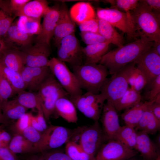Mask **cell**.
<instances>
[{
  "label": "cell",
  "mask_w": 160,
  "mask_h": 160,
  "mask_svg": "<svg viewBox=\"0 0 160 160\" xmlns=\"http://www.w3.org/2000/svg\"><path fill=\"white\" fill-rule=\"evenodd\" d=\"M15 94L11 85L0 72V96L3 103Z\"/></svg>",
  "instance_id": "cell-39"
},
{
  "label": "cell",
  "mask_w": 160,
  "mask_h": 160,
  "mask_svg": "<svg viewBox=\"0 0 160 160\" xmlns=\"http://www.w3.org/2000/svg\"><path fill=\"white\" fill-rule=\"evenodd\" d=\"M138 152L130 149L116 140L109 141L101 147L95 156L96 160H126L136 156Z\"/></svg>",
  "instance_id": "cell-14"
},
{
  "label": "cell",
  "mask_w": 160,
  "mask_h": 160,
  "mask_svg": "<svg viewBox=\"0 0 160 160\" xmlns=\"http://www.w3.org/2000/svg\"><path fill=\"white\" fill-rule=\"evenodd\" d=\"M138 37L148 42L160 41V21L143 0L130 11Z\"/></svg>",
  "instance_id": "cell-2"
},
{
  "label": "cell",
  "mask_w": 160,
  "mask_h": 160,
  "mask_svg": "<svg viewBox=\"0 0 160 160\" xmlns=\"http://www.w3.org/2000/svg\"><path fill=\"white\" fill-rule=\"evenodd\" d=\"M29 0H11L8 4L9 9L15 14L20 10Z\"/></svg>",
  "instance_id": "cell-47"
},
{
  "label": "cell",
  "mask_w": 160,
  "mask_h": 160,
  "mask_svg": "<svg viewBox=\"0 0 160 160\" xmlns=\"http://www.w3.org/2000/svg\"><path fill=\"white\" fill-rule=\"evenodd\" d=\"M69 96L63 97L57 100L55 112L68 122L76 123L78 120L76 108Z\"/></svg>",
  "instance_id": "cell-20"
},
{
  "label": "cell",
  "mask_w": 160,
  "mask_h": 160,
  "mask_svg": "<svg viewBox=\"0 0 160 160\" xmlns=\"http://www.w3.org/2000/svg\"><path fill=\"white\" fill-rule=\"evenodd\" d=\"M18 94L15 99L22 105L28 108L42 110L41 100L37 92L23 91Z\"/></svg>",
  "instance_id": "cell-33"
},
{
  "label": "cell",
  "mask_w": 160,
  "mask_h": 160,
  "mask_svg": "<svg viewBox=\"0 0 160 160\" xmlns=\"http://www.w3.org/2000/svg\"><path fill=\"white\" fill-rule=\"evenodd\" d=\"M31 126L40 132H43L44 130L37 121L36 117L32 114L31 118Z\"/></svg>",
  "instance_id": "cell-54"
},
{
  "label": "cell",
  "mask_w": 160,
  "mask_h": 160,
  "mask_svg": "<svg viewBox=\"0 0 160 160\" xmlns=\"http://www.w3.org/2000/svg\"><path fill=\"white\" fill-rule=\"evenodd\" d=\"M43 157L46 160H72L65 153L57 151L46 153Z\"/></svg>",
  "instance_id": "cell-46"
},
{
  "label": "cell",
  "mask_w": 160,
  "mask_h": 160,
  "mask_svg": "<svg viewBox=\"0 0 160 160\" xmlns=\"http://www.w3.org/2000/svg\"><path fill=\"white\" fill-rule=\"evenodd\" d=\"M69 98L76 108L87 117L95 121L100 117L106 97L103 94L87 92L84 94Z\"/></svg>",
  "instance_id": "cell-9"
},
{
  "label": "cell",
  "mask_w": 160,
  "mask_h": 160,
  "mask_svg": "<svg viewBox=\"0 0 160 160\" xmlns=\"http://www.w3.org/2000/svg\"><path fill=\"white\" fill-rule=\"evenodd\" d=\"M152 47L157 54L160 56V41L153 42Z\"/></svg>",
  "instance_id": "cell-55"
},
{
  "label": "cell",
  "mask_w": 160,
  "mask_h": 160,
  "mask_svg": "<svg viewBox=\"0 0 160 160\" xmlns=\"http://www.w3.org/2000/svg\"><path fill=\"white\" fill-rule=\"evenodd\" d=\"M0 62L9 68L20 73L25 66L19 51L6 50L0 54Z\"/></svg>",
  "instance_id": "cell-27"
},
{
  "label": "cell",
  "mask_w": 160,
  "mask_h": 160,
  "mask_svg": "<svg viewBox=\"0 0 160 160\" xmlns=\"http://www.w3.org/2000/svg\"><path fill=\"white\" fill-rule=\"evenodd\" d=\"M128 83L131 88L140 92L148 84L145 75L136 66L129 76Z\"/></svg>",
  "instance_id": "cell-37"
},
{
  "label": "cell",
  "mask_w": 160,
  "mask_h": 160,
  "mask_svg": "<svg viewBox=\"0 0 160 160\" xmlns=\"http://www.w3.org/2000/svg\"><path fill=\"white\" fill-rule=\"evenodd\" d=\"M137 135V131L135 128L125 125L124 126H121L115 140H118L127 147L131 149H135Z\"/></svg>",
  "instance_id": "cell-32"
},
{
  "label": "cell",
  "mask_w": 160,
  "mask_h": 160,
  "mask_svg": "<svg viewBox=\"0 0 160 160\" xmlns=\"http://www.w3.org/2000/svg\"><path fill=\"white\" fill-rule=\"evenodd\" d=\"M79 25L81 32L99 33L98 19L97 17L85 21Z\"/></svg>",
  "instance_id": "cell-42"
},
{
  "label": "cell",
  "mask_w": 160,
  "mask_h": 160,
  "mask_svg": "<svg viewBox=\"0 0 160 160\" xmlns=\"http://www.w3.org/2000/svg\"><path fill=\"white\" fill-rule=\"evenodd\" d=\"M9 122V120L4 116L0 109V124L2 125H6Z\"/></svg>",
  "instance_id": "cell-56"
},
{
  "label": "cell",
  "mask_w": 160,
  "mask_h": 160,
  "mask_svg": "<svg viewBox=\"0 0 160 160\" xmlns=\"http://www.w3.org/2000/svg\"><path fill=\"white\" fill-rule=\"evenodd\" d=\"M0 160H18L15 153L8 147L0 148Z\"/></svg>",
  "instance_id": "cell-49"
},
{
  "label": "cell",
  "mask_w": 160,
  "mask_h": 160,
  "mask_svg": "<svg viewBox=\"0 0 160 160\" xmlns=\"http://www.w3.org/2000/svg\"><path fill=\"white\" fill-rule=\"evenodd\" d=\"M41 134L31 126L27 127L23 132L22 135L33 144L39 140Z\"/></svg>",
  "instance_id": "cell-44"
},
{
  "label": "cell",
  "mask_w": 160,
  "mask_h": 160,
  "mask_svg": "<svg viewBox=\"0 0 160 160\" xmlns=\"http://www.w3.org/2000/svg\"><path fill=\"white\" fill-rule=\"evenodd\" d=\"M7 33L9 40L23 48L30 46L32 41V36L20 30L16 25L12 24L9 28Z\"/></svg>",
  "instance_id": "cell-35"
},
{
  "label": "cell",
  "mask_w": 160,
  "mask_h": 160,
  "mask_svg": "<svg viewBox=\"0 0 160 160\" xmlns=\"http://www.w3.org/2000/svg\"><path fill=\"white\" fill-rule=\"evenodd\" d=\"M47 66L70 97H75L82 94V89L75 75L65 63L53 57L49 60Z\"/></svg>",
  "instance_id": "cell-8"
},
{
  "label": "cell",
  "mask_w": 160,
  "mask_h": 160,
  "mask_svg": "<svg viewBox=\"0 0 160 160\" xmlns=\"http://www.w3.org/2000/svg\"><path fill=\"white\" fill-rule=\"evenodd\" d=\"M0 72L11 85L15 94L26 89L20 73L9 68L0 62Z\"/></svg>",
  "instance_id": "cell-29"
},
{
  "label": "cell",
  "mask_w": 160,
  "mask_h": 160,
  "mask_svg": "<svg viewBox=\"0 0 160 160\" xmlns=\"http://www.w3.org/2000/svg\"><path fill=\"white\" fill-rule=\"evenodd\" d=\"M156 160H160V155L158 156Z\"/></svg>",
  "instance_id": "cell-62"
},
{
  "label": "cell",
  "mask_w": 160,
  "mask_h": 160,
  "mask_svg": "<svg viewBox=\"0 0 160 160\" xmlns=\"http://www.w3.org/2000/svg\"><path fill=\"white\" fill-rule=\"evenodd\" d=\"M4 125L0 126V148L8 147L11 140L10 135L3 129Z\"/></svg>",
  "instance_id": "cell-50"
},
{
  "label": "cell",
  "mask_w": 160,
  "mask_h": 160,
  "mask_svg": "<svg viewBox=\"0 0 160 160\" xmlns=\"http://www.w3.org/2000/svg\"><path fill=\"white\" fill-rule=\"evenodd\" d=\"M31 115L30 113H26L17 119L14 126L17 134L22 135L23 131L28 127L31 126Z\"/></svg>",
  "instance_id": "cell-41"
},
{
  "label": "cell",
  "mask_w": 160,
  "mask_h": 160,
  "mask_svg": "<svg viewBox=\"0 0 160 160\" xmlns=\"http://www.w3.org/2000/svg\"><path fill=\"white\" fill-rule=\"evenodd\" d=\"M8 4L0 1V36L7 33L12 24L15 17L12 16Z\"/></svg>",
  "instance_id": "cell-36"
},
{
  "label": "cell",
  "mask_w": 160,
  "mask_h": 160,
  "mask_svg": "<svg viewBox=\"0 0 160 160\" xmlns=\"http://www.w3.org/2000/svg\"><path fill=\"white\" fill-rule=\"evenodd\" d=\"M27 109L15 99L4 102L1 111L4 116L8 120L18 119L26 113Z\"/></svg>",
  "instance_id": "cell-31"
},
{
  "label": "cell",
  "mask_w": 160,
  "mask_h": 160,
  "mask_svg": "<svg viewBox=\"0 0 160 160\" xmlns=\"http://www.w3.org/2000/svg\"><path fill=\"white\" fill-rule=\"evenodd\" d=\"M149 105L135 129L137 131H143L148 135H153L160 130V121L151 112Z\"/></svg>",
  "instance_id": "cell-25"
},
{
  "label": "cell",
  "mask_w": 160,
  "mask_h": 160,
  "mask_svg": "<svg viewBox=\"0 0 160 160\" xmlns=\"http://www.w3.org/2000/svg\"><path fill=\"white\" fill-rule=\"evenodd\" d=\"M3 102L2 101L0 96V109L1 110V108L2 107V105L3 104Z\"/></svg>",
  "instance_id": "cell-61"
},
{
  "label": "cell",
  "mask_w": 160,
  "mask_h": 160,
  "mask_svg": "<svg viewBox=\"0 0 160 160\" xmlns=\"http://www.w3.org/2000/svg\"><path fill=\"white\" fill-rule=\"evenodd\" d=\"M110 43L108 41L87 45L83 48L84 63H99L108 51Z\"/></svg>",
  "instance_id": "cell-22"
},
{
  "label": "cell",
  "mask_w": 160,
  "mask_h": 160,
  "mask_svg": "<svg viewBox=\"0 0 160 160\" xmlns=\"http://www.w3.org/2000/svg\"><path fill=\"white\" fill-rule=\"evenodd\" d=\"M149 108L155 116L160 121V103L152 101Z\"/></svg>",
  "instance_id": "cell-51"
},
{
  "label": "cell",
  "mask_w": 160,
  "mask_h": 160,
  "mask_svg": "<svg viewBox=\"0 0 160 160\" xmlns=\"http://www.w3.org/2000/svg\"><path fill=\"white\" fill-rule=\"evenodd\" d=\"M151 102L141 101L135 106L125 110L121 117L125 125L135 128Z\"/></svg>",
  "instance_id": "cell-24"
},
{
  "label": "cell",
  "mask_w": 160,
  "mask_h": 160,
  "mask_svg": "<svg viewBox=\"0 0 160 160\" xmlns=\"http://www.w3.org/2000/svg\"><path fill=\"white\" fill-rule=\"evenodd\" d=\"M6 50L5 44L3 41L0 38V54Z\"/></svg>",
  "instance_id": "cell-57"
},
{
  "label": "cell",
  "mask_w": 160,
  "mask_h": 160,
  "mask_svg": "<svg viewBox=\"0 0 160 160\" xmlns=\"http://www.w3.org/2000/svg\"><path fill=\"white\" fill-rule=\"evenodd\" d=\"M36 117L37 121L44 130L46 129L48 127L42 110L38 111L37 115Z\"/></svg>",
  "instance_id": "cell-52"
},
{
  "label": "cell",
  "mask_w": 160,
  "mask_h": 160,
  "mask_svg": "<svg viewBox=\"0 0 160 160\" xmlns=\"http://www.w3.org/2000/svg\"><path fill=\"white\" fill-rule=\"evenodd\" d=\"M16 25L22 31L31 36L38 35L41 29L40 19L25 16L19 17Z\"/></svg>",
  "instance_id": "cell-30"
},
{
  "label": "cell",
  "mask_w": 160,
  "mask_h": 160,
  "mask_svg": "<svg viewBox=\"0 0 160 160\" xmlns=\"http://www.w3.org/2000/svg\"><path fill=\"white\" fill-rule=\"evenodd\" d=\"M37 93L40 97L42 109L46 121H48L55 112L56 103L60 98L69 96L53 75H49L42 84Z\"/></svg>",
  "instance_id": "cell-6"
},
{
  "label": "cell",
  "mask_w": 160,
  "mask_h": 160,
  "mask_svg": "<svg viewBox=\"0 0 160 160\" xmlns=\"http://www.w3.org/2000/svg\"><path fill=\"white\" fill-rule=\"evenodd\" d=\"M149 86V90L147 92L145 97L146 101H153L157 95L160 93V75L158 76Z\"/></svg>",
  "instance_id": "cell-43"
},
{
  "label": "cell",
  "mask_w": 160,
  "mask_h": 160,
  "mask_svg": "<svg viewBox=\"0 0 160 160\" xmlns=\"http://www.w3.org/2000/svg\"><path fill=\"white\" fill-rule=\"evenodd\" d=\"M72 68L73 72L82 89L95 94L100 93L101 87L108 74L104 66L99 63H83Z\"/></svg>",
  "instance_id": "cell-3"
},
{
  "label": "cell",
  "mask_w": 160,
  "mask_h": 160,
  "mask_svg": "<svg viewBox=\"0 0 160 160\" xmlns=\"http://www.w3.org/2000/svg\"><path fill=\"white\" fill-rule=\"evenodd\" d=\"M156 143H154L156 146L160 149V135L158 134L156 137Z\"/></svg>",
  "instance_id": "cell-58"
},
{
  "label": "cell",
  "mask_w": 160,
  "mask_h": 160,
  "mask_svg": "<svg viewBox=\"0 0 160 160\" xmlns=\"http://www.w3.org/2000/svg\"><path fill=\"white\" fill-rule=\"evenodd\" d=\"M97 17L105 20L126 33L131 38L138 37L130 12H123L113 7L110 8H98Z\"/></svg>",
  "instance_id": "cell-7"
},
{
  "label": "cell",
  "mask_w": 160,
  "mask_h": 160,
  "mask_svg": "<svg viewBox=\"0 0 160 160\" xmlns=\"http://www.w3.org/2000/svg\"><path fill=\"white\" fill-rule=\"evenodd\" d=\"M137 135L135 149L140 153L141 156L145 160H156L160 155V149L145 132L137 131Z\"/></svg>",
  "instance_id": "cell-19"
},
{
  "label": "cell",
  "mask_w": 160,
  "mask_h": 160,
  "mask_svg": "<svg viewBox=\"0 0 160 160\" xmlns=\"http://www.w3.org/2000/svg\"><path fill=\"white\" fill-rule=\"evenodd\" d=\"M113 6V7L119 8L125 12H130L135 9L137 7L139 0H116L106 1Z\"/></svg>",
  "instance_id": "cell-38"
},
{
  "label": "cell",
  "mask_w": 160,
  "mask_h": 160,
  "mask_svg": "<svg viewBox=\"0 0 160 160\" xmlns=\"http://www.w3.org/2000/svg\"><path fill=\"white\" fill-rule=\"evenodd\" d=\"M19 51L25 66L31 67L47 66L51 52L49 45L36 42L34 45L24 47Z\"/></svg>",
  "instance_id": "cell-12"
},
{
  "label": "cell",
  "mask_w": 160,
  "mask_h": 160,
  "mask_svg": "<svg viewBox=\"0 0 160 160\" xmlns=\"http://www.w3.org/2000/svg\"><path fill=\"white\" fill-rule=\"evenodd\" d=\"M140 92L129 87L123 96L114 105L117 111L130 108L142 101Z\"/></svg>",
  "instance_id": "cell-28"
},
{
  "label": "cell",
  "mask_w": 160,
  "mask_h": 160,
  "mask_svg": "<svg viewBox=\"0 0 160 160\" xmlns=\"http://www.w3.org/2000/svg\"><path fill=\"white\" fill-rule=\"evenodd\" d=\"M1 110V109H0Z\"/></svg>",
  "instance_id": "cell-63"
},
{
  "label": "cell",
  "mask_w": 160,
  "mask_h": 160,
  "mask_svg": "<svg viewBox=\"0 0 160 160\" xmlns=\"http://www.w3.org/2000/svg\"><path fill=\"white\" fill-rule=\"evenodd\" d=\"M80 147L76 143L69 140L66 143L65 153L72 160H79Z\"/></svg>",
  "instance_id": "cell-45"
},
{
  "label": "cell",
  "mask_w": 160,
  "mask_h": 160,
  "mask_svg": "<svg viewBox=\"0 0 160 160\" xmlns=\"http://www.w3.org/2000/svg\"><path fill=\"white\" fill-rule=\"evenodd\" d=\"M105 138L98 121L92 125L78 127L73 131L69 140L76 143L83 150L95 156Z\"/></svg>",
  "instance_id": "cell-4"
},
{
  "label": "cell",
  "mask_w": 160,
  "mask_h": 160,
  "mask_svg": "<svg viewBox=\"0 0 160 160\" xmlns=\"http://www.w3.org/2000/svg\"><path fill=\"white\" fill-rule=\"evenodd\" d=\"M79 160H96V159L95 156L87 153L80 147Z\"/></svg>",
  "instance_id": "cell-53"
},
{
  "label": "cell",
  "mask_w": 160,
  "mask_h": 160,
  "mask_svg": "<svg viewBox=\"0 0 160 160\" xmlns=\"http://www.w3.org/2000/svg\"><path fill=\"white\" fill-rule=\"evenodd\" d=\"M136 156L130 157L126 160H145L143 158L142 159H140L136 157Z\"/></svg>",
  "instance_id": "cell-60"
},
{
  "label": "cell",
  "mask_w": 160,
  "mask_h": 160,
  "mask_svg": "<svg viewBox=\"0 0 160 160\" xmlns=\"http://www.w3.org/2000/svg\"><path fill=\"white\" fill-rule=\"evenodd\" d=\"M51 73L48 66H25L20 72L26 89L29 91L36 92Z\"/></svg>",
  "instance_id": "cell-16"
},
{
  "label": "cell",
  "mask_w": 160,
  "mask_h": 160,
  "mask_svg": "<svg viewBox=\"0 0 160 160\" xmlns=\"http://www.w3.org/2000/svg\"><path fill=\"white\" fill-rule=\"evenodd\" d=\"M8 148L15 154L34 152L33 144L19 134H16L11 140Z\"/></svg>",
  "instance_id": "cell-34"
},
{
  "label": "cell",
  "mask_w": 160,
  "mask_h": 160,
  "mask_svg": "<svg viewBox=\"0 0 160 160\" xmlns=\"http://www.w3.org/2000/svg\"><path fill=\"white\" fill-rule=\"evenodd\" d=\"M82 40L87 45L107 41L99 33L89 32H81Z\"/></svg>",
  "instance_id": "cell-40"
},
{
  "label": "cell",
  "mask_w": 160,
  "mask_h": 160,
  "mask_svg": "<svg viewBox=\"0 0 160 160\" xmlns=\"http://www.w3.org/2000/svg\"><path fill=\"white\" fill-rule=\"evenodd\" d=\"M135 66L134 62L129 63L106 78L100 93L105 95L106 100L114 105L123 96L129 87V78Z\"/></svg>",
  "instance_id": "cell-5"
},
{
  "label": "cell",
  "mask_w": 160,
  "mask_h": 160,
  "mask_svg": "<svg viewBox=\"0 0 160 160\" xmlns=\"http://www.w3.org/2000/svg\"><path fill=\"white\" fill-rule=\"evenodd\" d=\"M73 21L78 25L89 19L96 18L94 9L89 3L80 2L73 5L69 11Z\"/></svg>",
  "instance_id": "cell-21"
},
{
  "label": "cell",
  "mask_w": 160,
  "mask_h": 160,
  "mask_svg": "<svg viewBox=\"0 0 160 160\" xmlns=\"http://www.w3.org/2000/svg\"><path fill=\"white\" fill-rule=\"evenodd\" d=\"M60 14V5L49 7L44 15L41 31L36 37V42L50 45V41L53 36Z\"/></svg>",
  "instance_id": "cell-17"
},
{
  "label": "cell",
  "mask_w": 160,
  "mask_h": 160,
  "mask_svg": "<svg viewBox=\"0 0 160 160\" xmlns=\"http://www.w3.org/2000/svg\"><path fill=\"white\" fill-rule=\"evenodd\" d=\"M153 42L140 38L134 41L108 52L99 63L107 69L112 75L136 60L143 53L152 47Z\"/></svg>",
  "instance_id": "cell-1"
},
{
  "label": "cell",
  "mask_w": 160,
  "mask_h": 160,
  "mask_svg": "<svg viewBox=\"0 0 160 160\" xmlns=\"http://www.w3.org/2000/svg\"><path fill=\"white\" fill-rule=\"evenodd\" d=\"M98 23L99 33L107 41L118 47L123 45V36L116 31L115 27L102 19H98Z\"/></svg>",
  "instance_id": "cell-26"
},
{
  "label": "cell",
  "mask_w": 160,
  "mask_h": 160,
  "mask_svg": "<svg viewBox=\"0 0 160 160\" xmlns=\"http://www.w3.org/2000/svg\"><path fill=\"white\" fill-rule=\"evenodd\" d=\"M75 28V23L71 18L67 7L63 3L60 6L59 17L53 36L57 46L62 39L74 33Z\"/></svg>",
  "instance_id": "cell-18"
},
{
  "label": "cell",
  "mask_w": 160,
  "mask_h": 160,
  "mask_svg": "<svg viewBox=\"0 0 160 160\" xmlns=\"http://www.w3.org/2000/svg\"><path fill=\"white\" fill-rule=\"evenodd\" d=\"M102 129L105 140H115L120 128L119 116L113 103L109 100L105 103L101 114Z\"/></svg>",
  "instance_id": "cell-15"
},
{
  "label": "cell",
  "mask_w": 160,
  "mask_h": 160,
  "mask_svg": "<svg viewBox=\"0 0 160 160\" xmlns=\"http://www.w3.org/2000/svg\"><path fill=\"white\" fill-rule=\"evenodd\" d=\"M49 7L47 1L44 0L30 1L20 11L16 12L15 16H25L40 19L44 16Z\"/></svg>",
  "instance_id": "cell-23"
},
{
  "label": "cell",
  "mask_w": 160,
  "mask_h": 160,
  "mask_svg": "<svg viewBox=\"0 0 160 160\" xmlns=\"http://www.w3.org/2000/svg\"><path fill=\"white\" fill-rule=\"evenodd\" d=\"M136 67L145 77L149 85L160 75V56L152 47L134 62Z\"/></svg>",
  "instance_id": "cell-13"
},
{
  "label": "cell",
  "mask_w": 160,
  "mask_h": 160,
  "mask_svg": "<svg viewBox=\"0 0 160 160\" xmlns=\"http://www.w3.org/2000/svg\"><path fill=\"white\" fill-rule=\"evenodd\" d=\"M28 160H46L43 157H39L37 156H34L30 158Z\"/></svg>",
  "instance_id": "cell-59"
},
{
  "label": "cell",
  "mask_w": 160,
  "mask_h": 160,
  "mask_svg": "<svg viewBox=\"0 0 160 160\" xmlns=\"http://www.w3.org/2000/svg\"><path fill=\"white\" fill-rule=\"evenodd\" d=\"M152 12L160 20V0H143Z\"/></svg>",
  "instance_id": "cell-48"
},
{
  "label": "cell",
  "mask_w": 160,
  "mask_h": 160,
  "mask_svg": "<svg viewBox=\"0 0 160 160\" xmlns=\"http://www.w3.org/2000/svg\"><path fill=\"white\" fill-rule=\"evenodd\" d=\"M72 132L63 126L50 125L41 133L39 141L33 144L34 152H43L59 147L69 140Z\"/></svg>",
  "instance_id": "cell-10"
},
{
  "label": "cell",
  "mask_w": 160,
  "mask_h": 160,
  "mask_svg": "<svg viewBox=\"0 0 160 160\" xmlns=\"http://www.w3.org/2000/svg\"><path fill=\"white\" fill-rule=\"evenodd\" d=\"M57 58L72 67L83 63L82 47L76 37L75 33L62 39L57 46Z\"/></svg>",
  "instance_id": "cell-11"
}]
</instances>
